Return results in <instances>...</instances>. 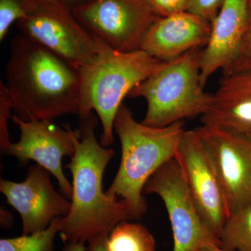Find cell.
<instances>
[{
    "instance_id": "7a4b0ae2",
    "label": "cell",
    "mask_w": 251,
    "mask_h": 251,
    "mask_svg": "<svg viewBox=\"0 0 251 251\" xmlns=\"http://www.w3.org/2000/svg\"><path fill=\"white\" fill-rule=\"evenodd\" d=\"M79 120L75 152L67 165L73 179L71 209L59 232L65 244L108 235L117 225L132 220L125 201L103 191L104 173L115 151L97 141V117L92 112Z\"/></svg>"
},
{
    "instance_id": "4316f807",
    "label": "cell",
    "mask_w": 251,
    "mask_h": 251,
    "mask_svg": "<svg viewBox=\"0 0 251 251\" xmlns=\"http://www.w3.org/2000/svg\"><path fill=\"white\" fill-rule=\"evenodd\" d=\"M55 1H62V2L69 5L72 9V8L75 7V6H77V5L85 2L87 0H55Z\"/></svg>"
},
{
    "instance_id": "277c9868",
    "label": "cell",
    "mask_w": 251,
    "mask_h": 251,
    "mask_svg": "<svg viewBox=\"0 0 251 251\" xmlns=\"http://www.w3.org/2000/svg\"><path fill=\"white\" fill-rule=\"evenodd\" d=\"M165 62L140 49L120 52L102 41L98 57L80 69L79 118L95 111L101 122L100 144L109 148L114 142V122L124 99L130 91L159 70Z\"/></svg>"
},
{
    "instance_id": "6da1fadb",
    "label": "cell",
    "mask_w": 251,
    "mask_h": 251,
    "mask_svg": "<svg viewBox=\"0 0 251 251\" xmlns=\"http://www.w3.org/2000/svg\"><path fill=\"white\" fill-rule=\"evenodd\" d=\"M6 80L15 115L21 120L78 115L80 69L23 34L11 41Z\"/></svg>"
},
{
    "instance_id": "7402d4cb",
    "label": "cell",
    "mask_w": 251,
    "mask_h": 251,
    "mask_svg": "<svg viewBox=\"0 0 251 251\" xmlns=\"http://www.w3.org/2000/svg\"><path fill=\"white\" fill-rule=\"evenodd\" d=\"M160 17L187 11L189 0H147Z\"/></svg>"
},
{
    "instance_id": "484cf974",
    "label": "cell",
    "mask_w": 251,
    "mask_h": 251,
    "mask_svg": "<svg viewBox=\"0 0 251 251\" xmlns=\"http://www.w3.org/2000/svg\"><path fill=\"white\" fill-rule=\"evenodd\" d=\"M195 251H237L233 250H227V249H224L221 247H218V246H210V247H206L201 248V249H198Z\"/></svg>"
},
{
    "instance_id": "9a60e30c",
    "label": "cell",
    "mask_w": 251,
    "mask_h": 251,
    "mask_svg": "<svg viewBox=\"0 0 251 251\" xmlns=\"http://www.w3.org/2000/svg\"><path fill=\"white\" fill-rule=\"evenodd\" d=\"M201 121L251 137V72L224 75Z\"/></svg>"
},
{
    "instance_id": "3957f363",
    "label": "cell",
    "mask_w": 251,
    "mask_h": 251,
    "mask_svg": "<svg viewBox=\"0 0 251 251\" xmlns=\"http://www.w3.org/2000/svg\"><path fill=\"white\" fill-rule=\"evenodd\" d=\"M121 144V161L116 176L105 193L121 198L128 205L132 220L148 210L143 188L149 179L167 162L175 158L184 132V122L168 126H150L138 122L122 104L114 122Z\"/></svg>"
},
{
    "instance_id": "603a6c76",
    "label": "cell",
    "mask_w": 251,
    "mask_h": 251,
    "mask_svg": "<svg viewBox=\"0 0 251 251\" xmlns=\"http://www.w3.org/2000/svg\"><path fill=\"white\" fill-rule=\"evenodd\" d=\"M108 235H101L92 238L87 242V251H108L107 240Z\"/></svg>"
},
{
    "instance_id": "ba28073f",
    "label": "cell",
    "mask_w": 251,
    "mask_h": 251,
    "mask_svg": "<svg viewBox=\"0 0 251 251\" xmlns=\"http://www.w3.org/2000/svg\"><path fill=\"white\" fill-rule=\"evenodd\" d=\"M143 194H156L164 203L173 230V251L221 247V240L206 227L175 158L165 163L149 179Z\"/></svg>"
},
{
    "instance_id": "30bf717a",
    "label": "cell",
    "mask_w": 251,
    "mask_h": 251,
    "mask_svg": "<svg viewBox=\"0 0 251 251\" xmlns=\"http://www.w3.org/2000/svg\"><path fill=\"white\" fill-rule=\"evenodd\" d=\"M195 130L219 174L229 215L251 206V137L214 125Z\"/></svg>"
},
{
    "instance_id": "e0dca14e",
    "label": "cell",
    "mask_w": 251,
    "mask_h": 251,
    "mask_svg": "<svg viewBox=\"0 0 251 251\" xmlns=\"http://www.w3.org/2000/svg\"><path fill=\"white\" fill-rule=\"evenodd\" d=\"M219 239L224 249L251 251V206L230 214Z\"/></svg>"
},
{
    "instance_id": "ffe728a7",
    "label": "cell",
    "mask_w": 251,
    "mask_h": 251,
    "mask_svg": "<svg viewBox=\"0 0 251 251\" xmlns=\"http://www.w3.org/2000/svg\"><path fill=\"white\" fill-rule=\"evenodd\" d=\"M13 104L11 97L4 82L0 83V148L4 153L11 144L10 141L8 122L11 116Z\"/></svg>"
},
{
    "instance_id": "2e32d148",
    "label": "cell",
    "mask_w": 251,
    "mask_h": 251,
    "mask_svg": "<svg viewBox=\"0 0 251 251\" xmlns=\"http://www.w3.org/2000/svg\"><path fill=\"white\" fill-rule=\"evenodd\" d=\"M108 251H156L154 237L145 226L122 221L108 234Z\"/></svg>"
},
{
    "instance_id": "ac0fdd59",
    "label": "cell",
    "mask_w": 251,
    "mask_h": 251,
    "mask_svg": "<svg viewBox=\"0 0 251 251\" xmlns=\"http://www.w3.org/2000/svg\"><path fill=\"white\" fill-rule=\"evenodd\" d=\"M62 219L56 218L47 228L36 233L0 239V251H54V239L62 229Z\"/></svg>"
},
{
    "instance_id": "4fadbf2b",
    "label": "cell",
    "mask_w": 251,
    "mask_h": 251,
    "mask_svg": "<svg viewBox=\"0 0 251 251\" xmlns=\"http://www.w3.org/2000/svg\"><path fill=\"white\" fill-rule=\"evenodd\" d=\"M249 0H225L211 23L209 41L203 49L201 80L205 86L219 69L224 70L235 60L249 24Z\"/></svg>"
},
{
    "instance_id": "8992f818",
    "label": "cell",
    "mask_w": 251,
    "mask_h": 251,
    "mask_svg": "<svg viewBox=\"0 0 251 251\" xmlns=\"http://www.w3.org/2000/svg\"><path fill=\"white\" fill-rule=\"evenodd\" d=\"M20 34L80 69L98 57L102 41L74 16L72 8L55 0H34L27 16L16 23Z\"/></svg>"
},
{
    "instance_id": "9c48e42d",
    "label": "cell",
    "mask_w": 251,
    "mask_h": 251,
    "mask_svg": "<svg viewBox=\"0 0 251 251\" xmlns=\"http://www.w3.org/2000/svg\"><path fill=\"white\" fill-rule=\"evenodd\" d=\"M175 158L206 227L219 239L229 211L215 166L196 130L184 132Z\"/></svg>"
},
{
    "instance_id": "5b68a950",
    "label": "cell",
    "mask_w": 251,
    "mask_h": 251,
    "mask_svg": "<svg viewBox=\"0 0 251 251\" xmlns=\"http://www.w3.org/2000/svg\"><path fill=\"white\" fill-rule=\"evenodd\" d=\"M202 50L201 48L192 49L165 62L161 69L130 91L129 98L142 97L146 100L144 125L161 128L202 117L207 111L213 94L204 92L201 83Z\"/></svg>"
},
{
    "instance_id": "5bb4252c",
    "label": "cell",
    "mask_w": 251,
    "mask_h": 251,
    "mask_svg": "<svg viewBox=\"0 0 251 251\" xmlns=\"http://www.w3.org/2000/svg\"><path fill=\"white\" fill-rule=\"evenodd\" d=\"M211 23L186 11L161 17L144 36L140 49L155 58L170 62L188 51L204 49Z\"/></svg>"
},
{
    "instance_id": "44dd1931",
    "label": "cell",
    "mask_w": 251,
    "mask_h": 251,
    "mask_svg": "<svg viewBox=\"0 0 251 251\" xmlns=\"http://www.w3.org/2000/svg\"><path fill=\"white\" fill-rule=\"evenodd\" d=\"M225 0H189L187 11L211 23L219 14Z\"/></svg>"
},
{
    "instance_id": "cb8c5ba5",
    "label": "cell",
    "mask_w": 251,
    "mask_h": 251,
    "mask_svg": "<svg viewBox=\"0 0 251 251\" xmlns=\"http://www.w3.org/2000/svg\"><path fill=\"white\" fill-rule=\"evenodd\" d=\"M85 244L82 242L67 243L62 251H87Z\"/></svg>"
},
{
    "instance_id": "d4e9b609",
    "label": "cell",
    "mask_w": 251,
    "mask_h": 251,
    "mask_svg": "<svg viewBox=\"0 0 251 251\" xmlns=\"http://www.w3.org/2000/svg\"><path fill=\"white\" fill-rule=\"evenodd\" d=\"M1 226H4V227H10L12 226V219L9 214H8L7 211L1 210Z\"/></svg>"
},
{
    "instance_id": "8fae6325",
    "label": "cell",
    "mask_w": 251,
    "mask_h": 251,
    "mask_svg": "<svg viewBox=\"0 0 251 251\" xmlns=\"http://www.w3.org/2000/svg\"><path fill=\"white\" fill-rule=\"evenodd\" d=\"M12 120L21 130L19 141L11 143L4 154L16 157L22 165L34 161L45 168L58 182L66 197H72V184L63 171L62 158H71L75 152V140L79 130L59 127L49 120L25 121L12 116Z\"/></svg>"
},
{
    "instance_id": "52a82bcc",
    "label": "cell",
    "mask_w": 251,
    "mask_h": 251,
    "mask_svg": "<svg viewBox=\"0 0 251 251\" xmlns=\"http://www.w3.org/2000/svg\"><path fill=\"white\" fill-rule=\"evenodd\" d=\"M72 10L92 35L120 52L140 50L147 31L161 18L147 0H87Z\"/></svg>"
},
{
    "instance_id": "d6986e66",
    "label": "cell",
    "mask_w": 251,
    "mask_h": 251,
    "mask_svg": "<svg viewBox=\"0 0 251 251\" xmlns=\"http://www.w3.org/2000/svg\"><path fill=\"white\" fill-rule=\"evenodd\" d=\"M34 0H0V41L14 22L27 16Z\"/></svg>"
},
{
    "instance_id": "7c38bea8",
    "label": "cell",
    "mask_w": 251,
    "mask_h": 251,
    "mask_svg": "<svg viewBox=\"0 0 251 251\" xmlns=\"http://www.w3.org/2000/svg\"><path fill=\"white\" fill-rule=\"evenodd\" d=\"M50 175L36 164L29 167L22 182L0 179V191L22 219L23 234L44 230L56 218L64 217L70 211L71 201L54 189Z\"/></svg>"
}]
</instances>
